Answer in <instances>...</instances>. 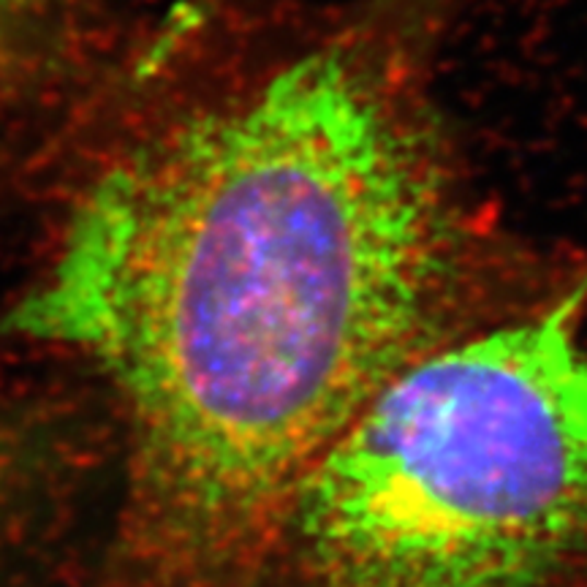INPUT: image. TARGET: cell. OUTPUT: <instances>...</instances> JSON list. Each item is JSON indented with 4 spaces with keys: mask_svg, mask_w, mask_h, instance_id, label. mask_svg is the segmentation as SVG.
<instances>
[{
    "mask_svg": "<svg viewBox=\"0 0 587 587\" xmlns=\"http://www.w3.org/2000/svg\"><path fill=\"white\" fill-rule=\"evenodd\" d=\"M471 215L400 42L345 33L133 139L5 332L85 356L131 435L117 587H254L371 395L435 345Z\"/></svg>",
    "mask_w": 587,
    "mask_h": 587,
    "instance_id": "obj_1",
    "label": "cell"
},
{
    "mask_svg": "<svg viewBox=\"0 0 587 587\" xmlns=\"http://www.w3.org/2000/svg\"><path fill=\"white\" fill-rule=\"evenodd\" d=\"M585 294L430 345L373 391L296 497L310 587H541L585 552Z\"/></svg>",
    "mask_w": 587,
    "mask_h": 587,
    "instance_id": "obj_2",
    "label": "cell"
},
{
    "mask_svg": "<svg viewBox=\"0 0 587 587\" xmlns=\"http://www.w3.org/2000/svg\"><path fill=\"white\" fill-rule=\"evenodd\" d=\"M25 462L27 451L22 438L9 427V424L0 422V508L5 506L11 492H14L16 484H20Z\"/></svg>",
    "mask_w": 587,
    "mask_h": 587,
    "instance_id": "obj_3",
    "label": "cell"
},
{
    "mask_svg": "<svg viewBox=\"0 0 587 587\" xmlns=\"http://www.w3.org/2000/svg\"><path fill=\"white\" fill-rule=\"evenodd\" d=\"M16 9H20V0H0V55H3L5 44H9L11 31H14Z\"/></svg>",
    "mask_w": 587,
    "mask_h": 587,
    "instance_id": "obj_4",
    "label": "cell"
}]
</instances>
